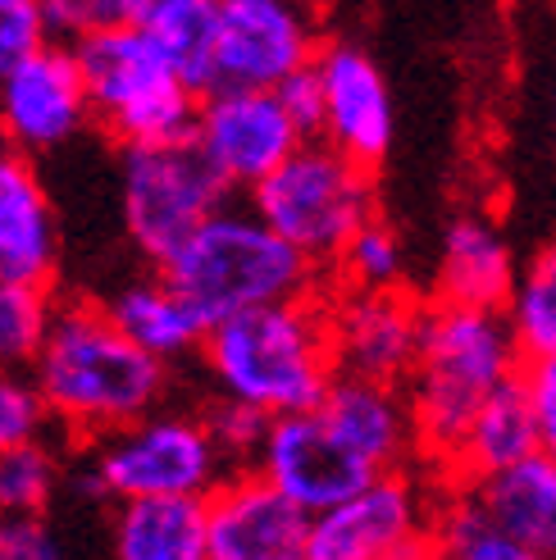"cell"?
<instances>
[{"mask_svg":"<svg viewBox=\"0 0 556 560\" xmlns=\"http://www.w3.org/2000/svg\"><path fill=\"white\" fill-rule=\"evenodd\" d=\"M27 374L50 410V424H60L78 442L151 415L170 392V365L137 347L105 305L92 301L55 311L50 338Z\"/></svg>","mask_w":556,"mask_h":560,"instance_id":"cell-1","label":"cell"},{"mask_svg":"<svg viewBox=\"0 0 556 560\" xmlns=\"http://www.w3.org/2000/svg\"><path fill=\"white\" fill-rule=\"evenodd\" d=\"M201 365L219 397L246 401L269 419L311 410L338 378L328 305L292 296L219 319L206 332Z\"/></svg>","mask_w":556,"mask_h":560,"instance_id":"cell-2","label":"cell"},{"mask_svg":"<svg viewBox=\"0 0 556 560\" xmlns=\"http://www.w3.org/2000/svg\"><path fill=\"white\" fill-rule=\"evenodd\" d=\"M520 370H524V351L516 342L507 311L433 301L425 315L420 360H415L406 378L420 452L448 469L475 410L497 387L520 378Z\"/></svg>","mask_w":556,"mask_h":560,"instance_id":"cell-3","label":"cell"},{"mask_svg":"<svg viewBox=\"0 0 556 560\" xmlns=\"http://www.w3.org/2000/svg\"><path fill=\"white\" fill-rule=\"evenodd\" d=\"M160 269L210 324H219L252 305L315 296L320 265L269 229L256 206H219Z\"/></svg>","mask_w":556,"mask_h":560,"instance_id":"cell-4","label":"cell"},{"mask_svg":"<svg viewBox=\"0 0 556 560\" xmlns=\"http://www.w3.org/2000/svg\"><path fill=\"white\" fill-rule=\"evenodd\" d=\"M233 474L229 456L197 410L155 406L151 415L82 442V460L69 488L105 506L132 497H210Z\"/></svg>","mask_w":556,"mask_h":560,"instance_id":"cell-5","label":"cell"},{"mask_svg":"<svg viewBox=\"0 0 556 560\" xmlns=\"http://www.w3.org/2000/svg\"><path fill=\"white\" fill-rule=\"evenodd\" d=\"M78 65L88 78L92 119L128 147H164L197 137L201 92H192L164 46L137 27H105L78 37Z\"/></svg>","mask_w":556,"mask_h":560,"instance_id":"cell-6","label":"cell"},{"mask_svg":"<svg viewBox=\"0 0 556 560\" xmlns=\"http://www.w3.org/2000/svg\"><path fill=\"white\" fill-rule=\"evenodd\" d=\"M246 196L269 229H278L315 265H338L347 242L374 219L370 170L324 137L301 142Z\"/></svg>","mask_w":556,"mask_h":560,"instance_id":"cell-7","label":"cell"},{"mask_svg":"<svg viewBox=\"0 0 556 560\" xmlns=\"http://www.w3.org/2000/svg\"><path fill=\"white\" fill-rule=\"evenodd\" d=\"M229 191L197 137L124 151V229L155 269L170 265L219 206H229Z\"/></svg>","mask_w":556,"mask_h":560,"instance_id":"cell-8","label":"cell"},{"mask_svg":"<svg viewBox=\"0 0 556 560\" xmlns=\"http://www.w3.org/2000/svg\"><path fill=\"white\" fill-rule=\"evenodd\" d=\"M433 515L438 506L406 469L374 474L311 515V560H402L433 542Z\"/></svg>","mask_w":556,"mask_h":560,"instance_id":"cell-9","label":"cell"},{"mask_svg":"<svg viewBox=\"0 0 556 560\" xmlns=\"http://www.w3.org/2000/svg\"><path fill=\"white\" fill-rule=\"evenodd\" d=\"M320 46L301 0H219L215 88H278L288 73L315 65Z\"/></svg>","mask_w":556,"mask_h":560,"instance_id":"cell-10","label":"cell"},{"mask_svg":"<svg viewBox=\"0 0 556 560\" xmlns=\"http://www.w3.org/2000/svg\"><path fill=\"white\" fill-rule=\"evenodd\" d=\"M256 474L292 497L301 511H328L333 501L351 497L356 488H366L374 479V465L356 452V446L328 424L324 410H292L269 419V433L260 442V452L252 460Z\"/></svg>","mask_w":556,"mask_h":560,"instance_id":"cell-11","label":"cell"},{"mask_svg":"<svg viewBox=\"0 0 556 560\" xmlns=\"http://www.w3.org/2000/svg\"><path fill=\"white\" fill-rule=\"evenodd\" d=\"M305 142L274 88H215L201 96L197 147L229 187L252 191Z\"/></svg>","mask_w":556,"mask_h":560,"instance_id":"cell-12","label":"cell"},{"mask_svg":"<svg viewBox=\"0 0 556 560\" xmlns=\"http://www.w3.org/2000/svg\"><path fill=\"white\" fill-rule=\"evenodd\" d=\"M429 305L402 288H343L328 301V332L338 374L406 383L420 360Z\"/></svg>","mask_w":556,"mask_h":560,"instance_id":"cell-13","label":"cell"},{"mask_svg":"<svg viewBox=\"0 0 556 560\" xmlns=\"http://www.w3.org/2000/svg\"><path fill=\"white\" fill-rule=\"evenodd\" d=\"M92 119L88 78H82L73 46H42L0 78V128L23 155H42L65 147Z\"/></svg>","mask_w":556,"mask_h":560,"instance_id":"cell-14","label":"cell"},{"mask_svg":"<svg viewBox=\"0 0 556 560\" xmlns=\"http://www.w3.org/2000/svg\"><path fill=\"white\" fill-rule=\"evenodd\" d=\"M206 520L210 560H311V511L256 469H233L206 497Z\"/></svg>","mask_w":556,"mask_h":560,"instance_id":"cell-15","label":"cell"},{"mask_svg":"<svg viewBox=\"0 0 556 560\" xmlns=\"http://www.w3.org/2000/svg\"><path fill=\"white\" fill-rule=\"evenodd\" d=\"M315 65L324 78V142L374 170L393 147V96L379 65L351 42L320 46Z\"/></svg>","mask_w":556,"mask_h":560,"instance_id":"cell-16","label":"cell"},{"mask_svg":"<svg viewBox=\"0 0 556 560\" xmlns=\"http://www.w3.org/2000/svg\"><path fill=\"white\" fill-rule=\"evenodd\" d=\"M320 410L379 474L406 469L410 452H420L406 383H379V378L338 374L333 387L324 392Z\"/></svg>","mask_w":556,"mask_h":560,"instance_id":"cell-17","label":"cell"},{"mask_svg":"<svg viewBox=\"0 0 556 560\" xmlns=\"http://www.w3.org/2000/svg\"><path fill=\"white\" fill-rule=\"evenodd\" d=\"M60 260V229H55L50 196L23 151L0 155V278L50 288Z\"/></svg>","mask_w":556,"mask_h":560,"instance_id":"cell-18","label":"cell"},{"mask_svg":"<svg viewBox=\"0 0 556 560\" xmlns=\"http://www.w3.org/2000/svg\"><path fill=\"white\" fill-rule=\"evenodd\" d=\"M516 283H520V265L493 219L461 214L448 223L442 256H438V301L507 311Z\"/></svg>","mask_w":556,"mask_h":560,"instance_id":"cell-19","label":"cell"},{"mask_svg":"<svg viewBox=\"0 0 556 560\" xmlns=\"http://www.w3.org/2000/svg\"><path fill=\"white\" fill-rule=\"evenodd\" d=\"M101 305L137 347H147L151 355H160L164 365L187 360V355H201V347H206L210 319L183 296V288L164 269L155 278H137V283L119 288Z\"/></svg>","mask_w":556,"mask_h":560,"instance_id":"cell-20","label":"cell"},{"mask_svg":"<svg viewBox=\"0 0 556 560\" xmlns=\"http://www.w3.org/2000/svg\"><path fill=\"white\" fill-rule=\"evenodd\" d=\"M465 488L475 492V501L502 534L538 551L543 560H556V460L547 452L484 474Z\"/></svg>","mask_w":556,"mask_h":560,"instance_id":"cell-21","label":"cell"},{"mask_svg":"<svg viewBox=\"0 0 556 560\" xmlns=\"http://www.w3.org/2000/svg\"><path fill=\"white\" fill-rule=\"evenodd\" d=\"M115 560H210L206 497H132L115 511Z\"/></svg>","mask_w":556,"mask_h":560,"instance_id":"cell-22","label":"cell"},{"mask_svg":"<svg viewBox=\"0 0 556 560\" xmlns=\"http://www.w3.org/2000/svg\"><path fill=\"white\" fill-rule=\"evenodd\" d=\"M543 452L538 446V419L530 406V392L520 378H511L507 387H497L493 397L475 410L470 429L456 442V456L448 465V474L456 483H475L484 474H497L524 456Z\"/></svg>","mask_w":556,"mask_h":560,"instance_id":"cell-23","label":"cell"},{"mask_svg":"<svg viewBox=\"0 0 556 560\" xmlns=\"http://www.w3.org/2000/svg\"><path fill=\"white\" fill-rule=\"evenodd\" d=\"M215 10L219 0H160L142 23L201 96L215 88Z\"/></svg>","mask_w":556,"mask_h":560,"instance_id":"cell-24","label":"cell"},{"mask_svg":"<svg viewBox=\"0 0 556 560\" xmlns=\"http://www.w3.org/2000/svg\"><path fill=\"white\" fill-rule=\"evenodd\" d=\"M433 556L438 560H543L538 551H530L511 534H502L465 483H456V492L448 501H438Z\"/></svg>","mask_w":556,"mask_h":560,"instance_id":"cell-25","label":"cell"},{"mask_svg":"<svg viewBox=\"0 0 556 560\" xmlns=\"http://www.w3.org/2000/svg\"><path fill=\"white\" fill-rule=\"evenodd\" d=\"M55 311L60 305L50 301V288L0 278V370H33L50 338Z\"/></svg>","mask_w":556,"mask_h":560,"instance_id":"cell-26","label":"cell"},{"mask_svg":"<svg viewBox=\"0 0 556 560\" xmlns=\"http://www.w3.org/2000/svg\"><path fill=\"white\" fill-rule=\"evenodd\" d=\"M507 319L516 328L524 360L556 355V242H547L538 256L520 269V283L507 301Z\"/></svg>","mask_w":556,"mask_h":560,"instance_id":"cell-27","label":"cell"},{"mask_svg":"<svg viewBox=\"0 0 556 560\" xmlns=\"http://www.w3.org/2000/svg\"><path fill=\"white\" fill-rule=\"evenodd\" d=\"M65 488V465L46 438L19 442L0 452V511L10 515H46Z\"/></svg>","mask_w":556,"mask_h":560,"instance_id":"cell-28","label":"cell"},{"mask_svg":"<svg viewBox=\"0 0 556 560\" xmlns=\"http://www.w3.org/2000/svg\"><path fill=\"white\" fill-rule=\"evenodd\" d=\"M338 273H343V288H402V273H406L402 237L374 214L338 256Z\"/></svg>","mask_w":556,"mask_h":560,"instance_id":"cell-29","label":"cell"},{"mask_svg":"<svg viewBox=\"0 0 556 560\" xmlns=\"http://www.w3.org/2000/svg\"><path fill=\"white\" fill-rule=\"evenodd\" d=\"M160 5V0H46L50 14V33L55 37H92L105 33V27H137L147 23V14Z\"/></svg>","mask_w":556,"mask_h":560,"instance_id":"cell-30","label":"cell"},{"mask_svg":"<svg viewBox=\"0 0 556 560\" xmlns=\"http://www.w3.org/2000/svg\"><path fill=\"white\" fill-rule=\"evenodd\" d=\"M201 415H206V424H210V433L219 442V452L229 456V465L233 469H252L260 442L269 433V415H260L256 406H246V401H233V397H219Z\"/></svg>","mask_w":556,"mask_h":560,"instance_id":"cell-31","label":"cell"},{"mask_svg":"<svg viewBox=\"0 0 556 560\" xmlns=\"http://www.w3.org/2000/svg\"><path fill=\"white\" fill-rule=\"evenodd\" d=\"M46 424H50V410L42 401L33 374L23 378L19 370H0V452L46 438Z\"/></svg>","mask_w":556,"mask_h":560,"instance_id":"cell-32","label":"cell"},{"mask_svg":"<svg viewBox=\"0 0 556 560\" xmlns=\"http://www.w3.org/2000/svg\"><path fill=\"white\" fill-rule=\"evenodd\" d=\"M50 37L46 0H0V78L33 60L42 46H50Z\"/></svg>","mask_w":556,"mask_h":560,"instance_id":"cell-33","label":"cell"},{"mask_svg":"<svg viewBox=\"0 0 556 560\" xmlns=\"http://www.w3.org/2000/svg\"><path fill=\"white\" fill-rule=\"evenodd\" d=\"M0 560H65V551L46 515L0 511Z\"/></svg>","mask_w":556,"mask_h":560,"instance_id":"cell-34","label":"cell"},{"mask_svg":"<svg viewBox=\"0 0 556 560\" xmlns=\"http://www.w3.org/2000/svg\"><path fill=\"white\" fill-rule=\"evenodd\" d=\"M274 92L288 105V115L301 128L305 142H311V137H324V78H320V65H305V69L288 73Z\"/></svg>","mask_w":556,"mask_h":560,"instance_id":"cell-35","label":"cell"},{"mask_svg":"<svg viewBox=\"0 0 556 560\" xmlns=\"http://www.w3.org/2000/svg\"><path fill=\"white\" fill-rule=\"evenodd\" d=\"M520 383L530 392V406L538 419V446L556 460V355H534L524 360Z\"/></svg>","mask_w":556,"mask_h":560,"instance_id":"cell-36","label":"cell"},{"mask_svg":"<svg viewBox=\"0 0 556 560\" xmlns=\"http://www.w3.org/2000/svg\"><path fill=\"white\" fill-rule=\"evenodd\" d=\"M402 560H438V556H433V542H429V547H420V551H410V556H402Z\"/></svg>","mask_w":556,"mask_h":560,"instance_id":"cell-37","label":"cell"}]
</instances>
